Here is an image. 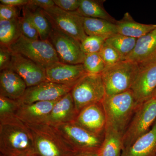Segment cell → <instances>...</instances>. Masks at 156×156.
<instances>
[{
	"mask_svg": "<svg viewBox=\"0 0 156 156\" xmlns=\"http://www.w3.org/2000/svg\"><path fill=\"white\" fill-rule=\"evenodd\" d=\"M0 152L5 156H35L31 132L17 117L0 122Z\"/></svg>",
	"mask_w": 156,
	"mask_h": 156,
	"instance_id": "6da1fadb",
	"label": "cell"
},
{
	"mask_svg": "<svg viewBox=\"0 0 156 156\" xmlns=\"http://www.w3.org/2000/svg\"><path fill=\"white\" fill-rule=\"evenodd\" d=\"M106 118V127L124 135L138 105L131 90L106 95L101 102Z\"/></svg>",
	"mask_w": 156,
	"mask_h": 156,
	"instance_id": "7a4b0ae2",
	"label": "cell"
},
{
	"mask_svg": "<svg viewBox=\"0 0 156 156\" xmlns=\"http://www.w3.org/2000/svg\"><path fill=\"white\" fill-rule=\"evenodd\" d=\"M27 125L33 137L35 156H73L76 152L53 126Z\"/></svg>",
	"mask_w": 156,
	"mask_h": 156,
	"instance_id": "3957f363",
	"label": "cell"
},
{
	"mask_svg": "<svg viewBox=\"0 0 156 156\" xmlns=\"http://www.w3.org/2000/svg\"><path fill=\"white\" fill-rule=\"evenodd\" d=\"M140 68L138 63L127 60L105 67L101 76L106 95H115L130 90Z\"/></svg>",
	"mask_w": 156,
	"mask_h": 156,
	"instance_id": "277c9868",
	"label": "cell"
},
{
	"mask_svg": "<svg viewBox=\"0 0 156 156\" xmlns=\"http://www.w3.org/2000/svg\"><path fill=\"white\" fill-rule=\"evenodd\" d=\"M46 69L59 62L56 50L48 40H31L21 35L9 48Z\"/></svg>",
	"mask_w": 156,
	"mask_h": 156,
	"instance_id": "5b68a950",
	"label": "cell"
},
{
	"mask_svg": "<svg viewBox=\"0 0 156 156\" xmlns=\"http://www.w3.org/2000/svg\"><path fill=\"white\" fill-rule=\"evenodd\" d=\"M78 114L84 108L101 103L106 95L101 74L87 73L71 91Z\"/></svg>",
	"mask_w": 156,
	"mask_h": 156,
	"instance_id": "8992f818",
	"label": "cell"
},
{
	"mask_svg": "<svg viewBox=\"0 0 156 156\" xmlns=\"http://www.w3.org/2000/svg\"><path fill=\"white\" fill-rule=\"evenodd\" d=\"M156 119V99L151 98L138 105L123 135L124 149L149 131Z\"/></svg>",
	"mask_w": 156,
	"mask_h": 156,
	"instance_id": "52a82bcc",
	"label": "cell"
},
{
	"mask_svg": "<svg viewBox=\"0 0 156 156\" xmlns=\"http://www.w3.org/2000/svg\"><path fill=\"white\" fill-rule=\"evenodd\" d=\"M74 151H98L104 135L93 134L74 122L54 127Z\"/></svg>",
	"mask_w": 156,
	"mask_h": 156,
	"instance_id": "ba28073f",
	"label": "cell"
},
{
	"mask_svg": "<svg viewBox=\"0 0 156 156\" xmlns=\"http://www.w3.org/2000/svg\"><path fill=\"white\" fill-rule=\"evenodd\" d=\"M52 25L48 40L56 50L59 62L66 64H83L85 54L81 49V42Z\"/></svg>",
	"mask_w": 156,
	"mask_h": 156,
	"instance_id": "9c48e42d",
	"label": "cell"
},
{
	"mask_svg": "<svg viewBox=\"0 0 156 156\" xmlns=\"http://www.w3.org/2000/svg\"><path fill=\"white\" fill-rule=\"evenodd\" d=\"M44 11L52 24L65 33L80 42L87 36L84 30V17L76 11H65L56 5Z\"/></svg>",
	"mask_w": 156,
	"mask_h": 156,
	"instance_id": "30bf717a",
	"label": "cell"
},
{
	"mask_svg": "<svg viewBox=\"0 0 156 156\" xmlns=\"http://www.w3.org/2000/svg\"><path fill=\"white\" fill-rule=\"evenodd\" d=\"M139 65V72L130 89L138 106L152 98L156 88V60Z\"/></svg>",
	"mask_w": 156,
	"mask_h": 156,
	"instance_id": "8fae6325",
	"label": "cell"
},
{
	"mask_svg": "<svg viewBox=\"0 0 156 156\" xmlns=\"http://www.w3.org/2000/svg\"><path fill=\"white\" fill-rule=\"evenodd\" d=\"M72 89V87L47 80L36 86L27 87L24 95L18 100L21 104L56 101L71 92Z\"/></svg>",
	"mask_w": 156,
	"mask_h": 156,
	"instance_id": "7c38bea8",
	"label": "cell"
},
{
	"mask_svg": "<svg viewBox=\"0 0 156 156\" xmlns=\"http://www.w3.org/2000/svg\"><path fill=\"white\" fill-rule=\"evenodd\" d=\"M19 75L27 87L47 81L46 69L20 54L13 53L10 68Z\"/></svg>",
	"mask_w": 156,
	"mask_h": 156,
	"instance_id": "4fadbf2b",
	"label": "cell"
},
{
	"mask_svg": "<svg viewBox=\"0 0 156 156\" xmlns=\"http://www.w3.org/2000/svg\"><path fill=\"white\" fill-rule=\"evenodd\" d=\"M47 80L73 87L87 73L83 64H69L58 62L46 69Z\"/></svg>",
	"mask_w": 156,
	"mask_h": 156,
	"instance_id": "5bb4252c",
	"label": "cell"
},
{
	"mask_svg": "<svg viewBox=\"0 0 156 156\" xmlns=\"http://www.w3.org/2000/svg\"><path fill=\"white\" fill-rule=\"evenodd\" d=\"M74 122L93 134L104 135L106 118L102 104H94L84 108L78 114Z\"/></svg>",
	"mask_w": 156,
	"mask_h": 156,
	"instance_id": "9a60e30c",
	"label": "cell"
},
{
	"mask_svg": "<svg viewBox=\"0 0 156 156\" xmlns=\"http://www.w3.org/2000/svg\"><path fill=\"white\" fill-rule=\"evenodd\" d=\"M57 101H38L30 104H20L16 117L27 125L47 124L48 117Z\"/></svg>",
	"mask_w": 156,
	"mask_h": 156,
	"instance_id": "2e32d148",
	"label": "cell"
},
{
	"mask_svg": "<svg viewBox=\"0 0 156 156\" xmlns=\"http://www.w3.org/2000/svg\"><path fill=\"white\" fill-rule=\"evenodd\" d=\"M78 115L72 95L70 92L56 101L48 117L47 124L56 127L73 122Z\"/></svg>",
	"mask_w": 156,
	"mask_h": 156,
	"instance_id": "e0dca14e",
	"label": "cell"
},
{
	"mask_svg": "<svg viewBox=\"0 0 156 156\" xmlns=\"http://www.w3.org/2000/svg\"><path fill=\"white\" fill-rule=\"evenodd\" d=\"M126 60L139 64L156 60V28L137 39L134 50Z\"/></svg>",
	"mask_w": 156,
	"mask_h": 156,
	"instance_id": "ac0fdd59",
	"label": "cell"
},
{
	"mask_svg": "<svg viewBox=\"0 0 156 156\" xmlns=\"http://www.w3.org/2000/svg\"><path fill=\"white\" fill-rule=\"evenodd\" d=\"M27 86L22 78L11 69L0 73V95L19 100L24 95Z\"/></svg>",
	"mask_w": 156,
	"mask_h": 156,
	"instance_id": "d6986e66",
	"label": "cell"
},
{
	"mask_svg": "<svg viewBox=\"0 0 156 156\" xmlns=\"http://www.w3.org/2000/svg\"><path fill=\"white\" fill-rule=\"evenodd\" d=\"M156 154V121L149 131L132 145L124 148L121 156H155Z\"/></svg>",
	"mask_w": 156,
	"mask_h": 156,
	"instance_id": "ffe728a7",
	"label": "cell"
},
{
	"mask_svg": "<svg viewBox=\"0 0 156 156\" xmlns=\"http://www.w3.org/2000/svg\"><path fill=\"white\" fill-rule=\"evenodd\" d=\"M116 24L118 34L137 39L156 28V24H144L136 22L128 12L121 20H117Z\"/></svg>",
	"mask_w": 156,
	"mask_h": 156,
	"instance_id": "44dd1931",
	"label": "cell"
},
{
	"mask_svg": "<svg viewBox=\"0 0 156 156\" xmlns=\"http://www.w3.org/2000/svg\"><path fill=\"white\" fill-rule=\"evenodd\" d=\"M23 14L27 15L35 27L38 32L40 40H48L53 25L44 10L27 5L23 7Z\"/></svg>",
	"mask_w": 156,
	"mask_h": 156,
	"instance_id": "7402d4cb",
	"label": "cell"
},
{
	"mask_svg": "<svg viewBox=\"0 0 156 156\" xmlns=\"http://www.w3.org/2000/svg\"><path fill=\"white\" fill-rule=\"evenodd\" d=\"M84 30L87 36H95L106 39L118 34L116 23L99 18L84 17Z\"/></svg>",
	"mask_w": 156,
	"mask_h": 156,
	"instance_id": "603a6c76",
	"label": "cell"
},
{
	"mask_svg": "<svg viewBox=\"0 0 156 156\" xmlns=\"http://www.w3.org/2000/svg\"><path fill=\"white\" fill-rule=\"evenodd\" d=\"M123 136L122 134L112 128H105L98 156H121L124 149Z\"/></svg>",
	"mask_w": 156,
	"mask_h": 156,
	"instance_id": "cb8c5ba5",
	"label": "cell"
},
{
	"mask_svg": "<svg viewBox=\"0 0 156 156\" xmlns=\"http://www.w3.org/2000/svg\"><path fill=\"white\" fill-rule=\"evenodd\" d=\"M104 2L96 0H81L80 7L76 12L83 17L99 18L116 23L117 20L105 9Z\"/></svg>",
	"mask_w": 156,
	"mask_h": 156,
	"instance_id": "d4e9b609",
	"label": "cell"
},
{
	"mask_svg": "<svg viewBox=\"0 0 156 156\" xmlns=\"http://www.w3.org/2000/svg\"><path fill=\"white\" fill-rule=\"evenodd\" d=\"M18 18L11 20H0L1 46L9 48L22 35Z\"/></svg>",
	"mask_w": 156,
	"mask_h": 156,
	"instance_id": "484cf974",
	"label": "cell"
},
{
	"mask_svg": "<svg viewBox=\"0 0 156 156\" xmlns=\"http://www.w3.org/2000/svg\"><path fill=\"white\" fill-rule=\"evenodd\" d=\"M137 39L117 34L107 39L105 42L116 50L124 60L134 50Z\"/></svg>",
	"mask_w": 156,
	"mask_h": 156,
	"instance_id": "4316f807",
	"label": "cell"
},
{
	"mask_svg": "<svg viewBox=\"0 0 156 156\" xmlns=\"http://www.w3.org/2000/svg\"><path fill=\"white\" fill-rule=\"evenodd\" d=\"M83 64L86 72L92 74H101L106 67L99 53L85 55Z\"/></svg>",
	"mask_w": 156,
	"mask_h": 156,
	"instance_id": "83f0119b",
	"label": "cell"
},
{
	"mask_svg": "<svg viewBox=\"0 0 156 156\" xmlns=\"http://www.w3.org/2000/svg\"><path fill=\"white\" fill-rule=\"evenodd\" d=\"M20 105L18 100L0 95V122L16 117V113Z\"/></svg>",
	"mask_w": 156,
	"mask_h": 156,
	"instance_id": "f1b7e54d",
	"label": "cell"
},
{
	"mask_svg": "<svg viewBox=\"0 0 156 156\" xmlns=\"http://www.w3.org/2000/svg\"><path fill=\"white\" fill-rule=\"evenodd\" d=\"M106 39L95 36H87L81 42L82 51L85 55L91 53H99Z\"/></svg>",
	"mask_w": 156,
	"mask_h": 156,
	"instance_id": "f546056e",
	"label": "cell"
},
{
	"mask_svg": "<svg viewBox=\"0 0 156 156\" xmlns=\"http://www.w3.org/2000/svg\"><path fill=\"white\" fill-rule=\"evenodd\" d=\"M18 21L22 36L29 40H39L38 32L27 15L23 14L22 17H19Z\"/></svg>",
	"mask_w": 156,
	"mask_h": 156,
	"instance_id": "4dcf8cb0",
	"label": "cell"
},
{
	"mask_svg": "<svg viewBox=\"0 0 156 156\" xmlns=\"http://www.w3.org/2000/svg\"><path fill=\"white\" fill-rule=\"evenodd\" d=\"M106 67L117 64L124 59L110 45L105 42L99 52Z\"/></svg>",
	"mask_w": 156,
	"mask_h": 156,
	"instance_id": "1f68e13d",
	"label": "cell"
},
{
	"mask_svg": "<svg viewBox=\"0 0 156 156\" xmlns=\"http://www.w3.org/2000/svg\"><path fill=\"white\" fill-rule=\"evenodd\" d=\"M18 7L0 5V20H8L17 19L20 17Z\"/></svg>",
	"mask_w": 156,
	"mask_h": 156,
	"instance_id": "d6a6232c",
	"label": "cell"
},
{
	"mask_svg": "<svg viewBox=\"0 0 156 156\" xmlns=\"http://www.w3.org/2000/svg\"><path fill=\"white\" fill-rule=\"evenodd\" d=\"M12 51L10 48L0 47V71L10 68L12 57Z\"/></svg>",
	"mask_w": 156,
	"mask_h": 156,
	"instance_id": "836d02e7",
	"label": "cell"
},
{
	"mask_svg": "<svg viewBox=\"0 0 156 156\" xmlns=\"http://www.w3.org/2000/svg\"><path fill=\"white\" fill-rule=\"evenodd\" d=\"M55 5L69 12H74L79 9L81 0H53Z\"/></svg>",
	"mask_w": 156,
	"mask_h": 156,
	"instance_id": "e575fe53",
	"label": "cell"
},
{
	"mask_svg": "<svg viewBox=\"0 0 156 156\" xmlns=\"http://www.w3.org/2000/svg\"><path fill=\"white\" fill-rule=\"evenodd\" d=\"M27 5L47 10L55 6L53 0H29Z\"/></svg>",
	"mask_w": 156,
	"mask_h": 156,
	"instance_id": "d590c367",
	"label": "cell"
},
{
	"mask_svg": "<svg viewBox=\"0 0 156 156\" xmlns=\"http://www.w3.org/2000/svg\"><path fill=\"white\" fill-rule=\"evenodd\" d=\"M1 4L13 6V7H24L28 4L29 0H1Z\"/></svg>",
	"mask_w": 156,
	"mask_h": 156,
	"instance_id": "8d00e7d4",
	"label": "cell"
},
{
	"mask_svg": "<svg viewBox=\"0 0 156 156\" xmlns=\"http://www.w3.org/2000/svg\"><path fill=\"white\" fill-rule=\"evenodd\" d=\"M73 156H99L98 151H84L76 152Z\"/></svg>",
	"mask_w": 156,
	"mask_h": 156,
	"instance_id": "74e56055",
	"label": "cell"
},
{
	"mask_svg": "<svg viewBox=\"0 0 156 156\" xmlns=\"http://www.w3.org/2000/svg\"><path fill=\"white\" fill-rule=\"evenodd\" d=\"M152 98L156 99V88L154 92Z\"/></svg>",
	"mask_w": 156,
	"mask_h": 156,
	"instance_id": "f35d334b",
	"label": "cell"
},
{
	"mask_svg": "<svg viewBox=\"0 0 156 156\" xmlns=\"http://www.w3.org/2000/svg\"><path fill=\"white\" fill-rule=\"evenodd\" d=\"M1 156H5L1 155Z\"/></svg>",
	"mask_w": 156,
	"mask_h": 156,
	"instance_id": "ab89813d",
	"label": "cell"
},
{
	"mask_svg": "<svg viewBox=\"0 0 156 156\" xmlns=\"http://www.w3.org/2000/svg\"></svg>",
	"mask_w": 156,
	"mask_h": 156,
	"instance_id": "60d3db41",
	"label": "cell"
},
{
	"mask_svg": "<svg viewBox=\"0 0 156 156\" xmlns=\"http://www.w3.org/2000/svg\"><path fill=\"white\" fill-rule=\"evenodd\" d=\"M155 156H156V155H155Z\"/></svg>",
	"mask_w": 156,
	"mask_h": 156,
	"instance_id": "b9f144b4",
	"label": "cell"
}]
</instances>
